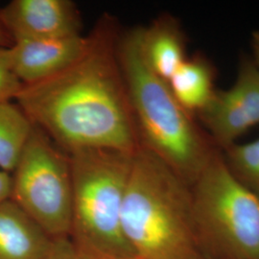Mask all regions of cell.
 Returning <instances> with one entry per match:
<instances>
[{"instance_id":"7c38bea8","label":"cell","mask_w":259,"mask_h":259,"mask_svg":"<svg viewBox=\"0 0 259 259\" xmlns=\"http://www.w3.org/2000/svg\"><path fill=\"white\" fill-rule=\"evenodd\" d=\"M216 68L212 62L201 53L187 57L168 80L177 101L194 117L198 116L212 99Z\"/></svg>"},{"instance_id":"ac0fdd59","label":"cell","mask_w":259,"mask_h":259,"mask_svg":"<svg viewBox=\"0 0 259 259\" xmlns=\"http://www.w3.org/2000/svg\"><path fill=\"white\" fill-rule=\"evenodd\" d=\"M14 44L7 28L5 27L0 14V47H10Z\"/></svg>"},{"instance_id":"ba28073f","label":"cell","mask_w":259,"mask_h":259,"mask_svg":"<svg viewBox=\"0 0 259 259\" xmlns=\"http://www.w3.org/2000/svg\"><path fill=\"white\" fill-rule=\"evenodd\" d=\"M0 14L14 41L82 35L81 13L71 0H13Z\"/></svg>"},{"instance_id":"9a60e30c","label":"cell","mask_w":259,"mask_h":259,"mask_svg":"<svg viewBox=\"0 0 259 259\" xmlns=\"http://www.w3.org/2000/svg\"><path fill=\"white\" fill-rule=\"evenodd\" d=\"M22 85L10 66L7 47H0V103L16 100Z\"/></svg>"},{"instance_id":"d6986e66","label":"cell","mask_w":259,"mask_h":259,"mask_svg":"<svg viewBox=\"0 0 259 259\" xmlns=\"http://www.w3.org/2000/svg\"><path fill=\"white\" fill-rule=\"evenodd\" d=\"M251 47L253 49L254 56L256 58V62H254L259 69V31L253 32L251 35Z\"/></svg>"},{"instance_id":"ffe728a7","label":"cell","mask_w":259,"mask_h":259,"mask_svg":"<svg viewBox=\"0 0 259 259\" xmlns=\"http://www.w3.org/2000/svg\"><path fill=\"white\" fill-rule=\"evenodd\" d=\"M131 259H142V258H139V257H138V256H136V257H133V258Z\"/></svg>"},{"instance_id":"2e32d148","label":"cell","mask_w":259,"mask_h":259,"mask_svg":"<svg viewBox=\"0 0 259 259\" xmlns=\"http://www.w3.org/2000/svg\"><path fill=\"white\" fill-rule=\"evenodd\" d=\"M42 259H83L69 236L53 238L50 248Z\"/></svg>"},{"instance_id":"8992f818","label":"cell","mask_w":259,"mask_h":259,"mask_svg":"<svg viewBox=\"0 0 259 259\" xmlns=\"http://www.w3.org/2000/svg\"><path fill=\"white\" fill-rule=\"evenodd\" d=\"M12 175L11 200L51 238L69 236L72 175L68 154L34 126Z\"/></svg>"},{"instance_id":"5bb4252c","label":"cell","mask_w":259,"mask_h":259,"mask_svg":"<svg viewBox=\"0 0 259 259\" xmlns=\"http://www.w3.org/2000/svg\"><path fill=\"white\" fill-rule=\"evenodd\" d=\"M232 176L259 198V139L221 150Z\"/></svg>"},{"instance_id":"3957f363","label":"cell","mask_w":259,"mask_h":259,"mask_svg":"<svg viewBox=\"0 0 259 259\" xmlns=\"http://www.w3.org/2000/svg\"><path fill=\"white\" fill-rule=\"evenodd\" d=\"M123 233L142 259H204L191 185L151 151L135 153L122 208Z\"/></svg>"},{"instance_id":"8fae6325","label":"cell","mask_w":259,"mask_h":259,"mask_svg":"<svg viewBox=\"0 0 259 259\" xmlns=\"http://www.w3.org/2000/svg\"><path fill=\"white\" fill-rule=\"evenodd\" d=\"M52 239L11 199L0 204V259H42Z\"/></svg>"},{"instance_id":"4fadbf2b","label":"cell","mask_w":259,"mask_h":259,"mask_svg":"<svg viewBox=\"0 0 259 259\" xmlns=\"http://www.w3.org/2000/svg\"><path fill=\"white\" fill-rule=\"evenodd\" d=\"M33 128L17 103H0V170L13 173Z\"/></svg>"},{"instance_id":"9c48e42d","label":"cell","mask_w":259,"mask_h":259,"mask_svg":"<svg viewBox=\"0 0 259 259\" xmlns=\"http://www.w3.org/2000/svg\"><path fill=\"white\" fill-rule=\"evenodd\" d=\"M90 37L21 39L7 47L9 65L23 84L37 83L64 70L83 54Z\"/></svg>"},{"instance_id":"277c9868","label":"cell","mask_w":259,"mask_h":259,"mask_svg":"<svg viewBox=\"0 0 259 259\" xmlns=\"http://www.w3.org/2000/svg\"><path fill=\"white\" fill-rule=\"evenodd\" d=\"M66 153L72 175L69 238L76 249L83 259L136 257L122 229V208L136 152L84 148Z\"/></svg>"},{"instance_id":"6da1fadb","label":"cell","mask_w":259,"mask_h":259,"mask_svg":"<svg viewBox=\"0 0 259 259\" xmlns=\"http://www.w3.org/2000/svg\"><path fill=\"white\" fill-rule=\"evenodd\" d=\"M82 55L61 72L23 84L16 103L34 126L65 152L140 147L118 59L119 29L104 16Z\"/></svg>"},{"instance_id":"5b68a950","label":"cell","mask_w":259,"mask_h":259,"mask_svg":"<svg viewBox=\"0 0 259 259\" xmlns=\"http://www.w3.org/2000/svg\"><path fill=\"white\" fill-rule=\"evenodd\" d=\"M204 259H259V198L240 184L219 150L191 185Z\"/></svg>"},{"instance_id":"e0dca14e","label":"cell","mask_w":259,"mask_h":259,"mask_svg":"<svg viewBox=\"0 0 259 259\" xmlns=\"http://www.w3.org/2000/svg\"><path fill=\"white\" fill-rule=\"evenodd\" d=\"M12 193V175L0 170V204L9 200Z\"/></svg>"},{"instance_id":"52a82bcc","label":"cell","mask_w":259,"mask_h":259,"mask_svg":"<svg viewBox=\"0 0 259 259\" xmlns=\"http://www.w3.org/2000/svg\"><path fill=\"white\" fill-rule=\"evenodd\" d=\"M197 117L220 151L259 124V69L247 57L241 59L235 82L228 90H217L211 101Z\"/></svg>"},{"instance_id":"7a4b0ae2","label":"cell","mask_w":259,"mask_h":259,"mask_svg":"<svg viewBox=\"0 0 259 259\" xmlns=\"http://www.w3.org/2000/svg\"><path fill=\"white\" fill-rule=\"evenodd\" d=\"M118 59L140 146L193 185L219 149L177 101L166 81L149 67L140 47V27L120 35Z\"/></svg>"},{"instance_id":"30bf717a","label":"cell","mask_w":259,"mask_h":259,"mask_svg":"<svg viewBox=\"0 0 259 259\" xmlns=\"http://www.w3.org/2000/svg\"><path fill=\"white\" fill-rule=\"evenodd\" d=\"M186 46L181 23L170 15H162L147 27H140L143 57L153 72L166 82L188 57Z\"/></svg>"}]
</instances>
